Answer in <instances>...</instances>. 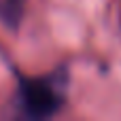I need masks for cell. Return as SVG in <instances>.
<instances>
[{"label": "cell", "instance_id": "cell-2", "mask_svg": "<svg viewBox=\"0 0 121 121\" xmlns=\"http://www.w3.org/2000/svg\"><path fill=\"white\" fill-rule=\"evenodd\" d=\"M28 0H0V23L9 30H17L26 15Z\"/></svg>", "mask_w": 121, "mask_h": 121}, {"label": "cell", "instance_id": "cell-1", "mask_svg": "<svg viewBox=\"0 0 121 121\" xmlns=\"http://www.w3.org/2000/svg\"><path fill=\"white\" fill-rule=\"evenodd\" d=\"M66 102V74L53 72L45 77H21L15 96L17 117L43 121L57 115Z\"/></svg>", "mask_w": 121, "mask_h": 121}]
</instances>
